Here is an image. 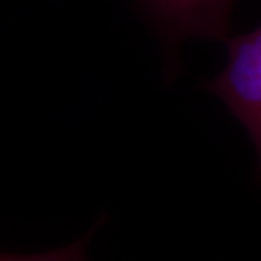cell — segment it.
Segmentation results:
<instances>
[{
	"label": "cell",
	"instance_id": "cell-1",
	"mask_svg": "<svg viewBox=\"0 0 261 261\" xmlns=\"http://www.w3.org/2000/svg\"><path fill=\"white\" fill-rule=\"evenodd\" d=\"M135 9L160 38L166 74L178 73V49L190 38L226 41L235 0H134Z\"/></svg>",
	"mask_w": 261,
	"mask_h": 261
},
{
	"label": "cell",
	"instance_id": "cell-2",
	"mask_svg": "<svg viewBox=\"0 0 261 261\" xmlns=\"http://www.w3.org/2000/svg\"><path fill=\"white\" fill-rule=\"evenodd\" d=\"M226 64L219 74L202 86L225 103L226 109L250 134L257 151L261 178V25L247 34L229 37Z\"/></svg>",
	"mask_w": 261,
	"mask_h": 261
},
{
	"label": "cell",
	"instance_id": "cell-3",
	"mask_svg": "<svg viewBox=\"0 0 261 261\" xmlns=\"http://www.w3.org/2000/svg\"><path fill=\"white\" fill-rule=\"evenodd\" d=\"M0 261H86V238L70 244L64 248L34 255L0 254Z\"/></svg>",
	"mask_w": 261,
	"mask_h": 261
}]
</instances>
